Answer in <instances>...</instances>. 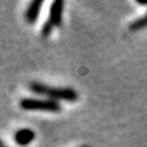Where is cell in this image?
<instances>
[{
  "label": "cell",
  "mask_w": 147,
  "mask_h": 147,
  "mask_svg": "<svg viewBox=\"0 0 147 147\" xmlns=\"http://www.w3.org/2000/svg\"><path fill=\"white\" fill-rule=\"evenodd\" d=\"M29 89L37 95L45 96L47 98L58 102L59 101L76 102L79 98L77 90L71 87H55L38 81H31L29 84Z\"/></svg>",
  "instance_id": "6da1fadb"
},
{
  "label": "cell",
  "mask_w": 147,
  "mask_h": 147,
  "mask_svg": "<svg viewBox=\"0 0 147 147\" xmlns=\"http://www.w3.org/2000/svg\"><path fill=\"white\" fill-rule=\"evenodd\" d=\"M20 108L26 111H45L57 114L61 111V105L58 101L50 98H32L24 97L20 101Z\"/></svg>",
  "instance_id": "7a4b0ae2"
},
{
  "label": "cell",
  "mask_w": 147,
  "mask_h": 147,
  "mask_svg": "<svg viewBox=\"0 0 147 147\" xmlns=\"http://www.w3.org/2000/svg\"><path fill=\"white\" fill-rule=\"evenodd\" d=\"M63 11H64V1L63 0H55L50 6L49 12V22L52 23V26L59 27L63 21Z\"/></svg>",
  "instance_id": "3957f363"
},
{
  "label": "cell",
  "mask_w": 147,
  "mask_h": 147,
  "mask_svg": "<svg viewBox=\"0 0 147 147\" xmlns=\"http://www.w3.org/2000/svg\"><path fill=\"white\" fill-rule=\"evenodd\" d=\"M43 6V1L42 0H34L29 4V6L26 9L24 13V20L27 23L29 24H34L37 21L40 14H41V9Z\"/></svg>",
  "instance_id": "277c9868"
},
{
  "label": "cell",
  "mask_w": 147,
  "mask_h": 147,
  "mask_svg": "<svg viewBox=\"0 0 147 147\" xmlns=\"http://www.w3.org/2000/svg\"><path fill=\"white\" fill-rule=\"evenodd\" d=\"M35 132L30 129H20L14 134V140L19 146H28L35 139Z\"/></svg>",
  "instance_id": "5b68a950"
},
{
  "label": "cell",
  "mask_w": 147,
  "mask_h": 147,
  "mask_svg": "<svg viewBox=\"0 0 147 147\" xmlns=\"http://www.w3.org/2000/svg\"><path fill=\"white\" fill-rule=\"evenodd\" d=\"M146 27H147V13H146L144 16H141V18L134 20V21L130 24V30H132V31H138V30L144 29V28H146Z\"/></svg>",
  "instance_id": "8992f818"
},
{
  "label": "cell",
  "mask_w": 147,
  "mask_h": 147,
  "mask_svg": "<svg viewBox=\"0 0 147 147\" xmlns=\"http://www.w3.org/2000/svg\"><path fill=\"white\" fill-rule=\"evenodd\" d=\"M53 28H55V27L52 26V23L49 22V21H47V22L43 24L42 29H41V34H42L43 37H49V36L51 35V32H52V30H53Z\"/></svg>",
  "instance_id": "52a82bcc"
},
{
  "label": "cell",
  "mask_w": 147,
  "mask_h": 147,
  "mask_svg": "<svg viewBox=\"0 0 147 147\" xmlns=\"http://www.w3.org/2000/svg\"><path fill=\"white\" fill-rule=\"evenodd\" d=\"M137 4L142 5V6H146L147 5V0H137Z\"/></svg>",
  "instance_id": "ba28073f"
},
{
  "label": "cell",
  "mask_w": 147,
  "mask_h": 147,
  "mask_svg": "<svg viewBox=\"0 0 147 147\" xmlns=\"http://www.w3.org/2000/svg\"><path fill=\"white\" fill-rule=\"evenodd\" d=\"M0 147H5V144H4V141L1 140V138H0Z\"/></svg>",
  "instance_id": "9c48e42d"
},
{
  "label": "cell",
  "mask_w": 147,
  "mask_h": 147,
  "mask_svg": "<svg viewBox=\"0 0 147 147\" xmlns=\"http://www.w3.org/2000/svg\"><path fill=\"white\" fill-rule=\"evenodd\" d=\"M81 147H90V146H81Z\"/></svg>",
  "instance_id": "30bf717a"
},
{
  "label": "cell",
  "mask_w": 147,
  "mask_h": 147,
  "mask_svg": "<svg viewBox=\"0 0 147 147\" xmlns=\"http://www.w3.org/2000/svg\"><path fill=\"white\" fill-rule=\"evenodd\" d=\"M5 147H6V146H5Z\"/></svg>",
  "instance_id": "8fae6325"
}]
</instances>
